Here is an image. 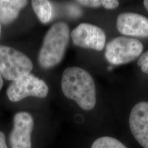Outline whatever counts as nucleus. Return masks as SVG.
Returning a JSON list of instances; mask_svg holds the SVG:
<instances>
[{
	"label": "nucleus",
	"instance_id": "nucleus-17",
	"mask_svg": "<svg viewBox=\"0 0 148 148\" xmlns=\"http://www.w3.org/2000/svg\"><path fill=\"white\" fill-rule=\"evenodd\" d=\"M143 4L145 8L147 9V10L148 11V0H145V1H143Z\"/></svg>",
	"mask_w": 148,
	"mask_h": 148
},
{
	"label": "nucleus",
	"instance_id": "nucleus-15",
	"mask_svg": "<svg viewBox=\"0 0 148 148\" xmlns=\"http://www.w3.org/2000/svg\"><path fill=\"white\" fill-rule=\"evenodd\" d=\"M0 148H8L5 143V135L1 131H0Z\"/></svg>",
	"mask_w": 148,
	"mask_h": 148
},
{
	"label": "nucleus",
	"instance_id": "nucleus-4",
	"mask_svg": "<svg viewBox=\"0 0 148 148\" xmlns=\"http://www.w3.org/2000/svg\"><path fill=\"white\" fill-rule=\"evenodd\" d=\"M143 45L136 38L116 37L107 44L105 57L110 64L119 65L132 62L141 55Z\"/></svg>",
	"mask_w": 148,
	"mask_h": 148
},
{
	"label": "nucleus",
	"instance_id": "nucleus-16",
	"mask_svg": "<svg viewBox=\"0 0 148 148\" xmlns=\"http://www.w3.org/2000/svg\"><path fill=\"white\" fill-rule=\"evenodd\" d=\"M2 86H3V79H2V76H1V73H0V90H1Z\"/></svg>",
	"mask_w": 148,
	"mask_h": 148
},
{
	"label": "nucleus",
	"instance_id": "nucleus-10",
	"mask_svg": "<svg viewBox=\"0 0 148 148\" xmlns=\"http://www.w3.org/2000/svg\"><path fill=\"white\" fill-rule=\"evenodd\" d=\"M27 3L25 0H0V23L4 25L12 23Z\"/></svg>",
	"mask_w": 148,
	"mask_h": 148
},
{
	"label": "nucleus",
	"instance_id": "nucleus-14",
	"mask_svg": "<svg viewBox=\"0 0 148 148\" xmlns=\"http://www.w3.org/2000/svg\"><path fill=\"white\" fill-rule=\"evenodd\" d=\"M137 64L143 73L148 74V50L140 56L138 60Z\"/></svg>",
	"mask_w": 148,
	"mask_h": 148
},
{
	"label": "nucleus",
	"instance_id": "nucleus-9",
	"mask_svg": "<svg viewBox=\"0 0 148 148\" xmlns=\"http://www.w3.org/2000/svg\"><path fill=\"white\" fill-rule=\"evenodd\" d=\"M116 28L125 36L148 37V18L133 12H123L118 16Z\"/></svg>",
	"mask_w": 148,
	"mask_h": 148
},
{
	"label": "nucleus",
	"instance_id": "nucleus-2",
	"mask_svg": "<svg viewBox=\"0 0 148 148\" xmlns=\"http://www.w3.org/2000/svg\"><path fill=\"white\" fill-rule=\"evenodd\" d=\"M69 27L64 22H58L51 26L44 37L38 53V62L42 67H52L61 62L69 43Z\"/></svg>",
	"mask_w": 148,
	"mask_h": 148
},
{
	"label": "nucleus",
	"instance_id": "nucleus-13",
	"mask_svg": "<svg viewBox=\"0 0 148 148\" xmlns=\"http://www.w3.org/2000/svg\"><path fill=\"white\" fill-rule=\"evenodd\" d=\"M91 148H127L121 142L110 136H102L96 139Z\"/></svg>",
	"mask_w": 148,
	"mask_h": 148
},
{
	"label": "nucleus",
	"instance_id": "nucleus-8",
	"mask_svg": "<svg viewBox=\"0 0 148 148\" xmlns=\"http://www.w3.org/2000/svg\"><path fill=\"white\" fill-rule=\"evenodd\" d=\"M129 125L135 139L142 147L148 148V102L140 101L133 107Z\"/></svg>",
	"mask_w": 148,
	"mask_h": 148
},
{
	"label": "nucleus",
	"instance_id": "nucleus-3",
	"mask_svg": "<svg viewBox=\"0 0 148 148\" xmlns=\"http://www.w3.org/2000/svg\"><path fill=\"white\" fill-rule=\"evenodd\" d=\"M33 64L21 51L8 46L0 45V73L8 80H16L30 73Z\"/></svg>",
	"mask_w": 148,
	"mask_h": 148
},
{
	"label": "nucleus",
	"instance_id": "nucleus-12",
	"mask_svg": "<svg viewBox=\"0 0 148 148\" xmlns=\"http://www.w3.org/2000/svg\"><path fill=\"white\" fill-rule=\"evenodd\" d=\"M77 3L90 8H98L102 6L108 10L115 9L119 5V1L116 0H79L77 1Z\"/></svg>",
	"mask_w": 148,
	"mask_h": 148
},
{
	"label": "nucleus",
	"instance_id": "nucleus-1",
	"mask_svg": "<svg viewBox=\"0 0 148 148\" xmlns=\"http://www.w3.org/2000/svg\"><path fill=\"white\" fill-rule=\"evenodd\" d=\"M62 92L85 110H90L96 103V88L90 74L77 66L64 70L61 80Z\"/></svg>",
	"mask_w": 148,
	"mask_h": 148
},
{
	"label": "nucleus",
	"instance_id": "nucleus-5",
	"mask_svg": "<svg viewBox=\"0 0 148 148\" xmlns=\"http://www.w3.org/2000/svg\"><path fill=\"white\" fill-rule=\"evenodd\" d=\"M48 92L49 88L45 81L29 73L11 83L7 89V95L11 101L16 102L29 96L44 98Z\"/></svg>",
	"mask_w": 148,
	"mask_h": 148
},
{
	"label": "nucleus",
	"instance_id": "nucleus-18",
	"mask_svg": "<svg viewBox=\"0 0 148 148\" xmlns=\"http://www.w3.org/2000/svg\"><path fill=\"white\" fill-rule=\"evenodd\" d=\"M1 23H0V34H1Z\"/></svg>",
	"mask_w": 148,
	"mask_h": 148
},
{
	"label": "nucleus",
	"instance_id": "nucleus-11",
	"mask_svg": "<svg viewBox=\"0 0 148 148\" xmlns=\"http://www.w3.org/2000/svg\"><path fill=\"white\" fill-rule=\"evenodd\" d=\"M32 6L36 16L42 23L50 21L52 17V7L49 1L34 0L32 1Z\"/></svg>",
	"mask_w": 148,
	"mask_h": 148
},
{
	"label": "nucleus",
	"instance_id": "nucleus-6",
	"mask_svg": "<svg viewBox=\"0 0 148 148\" xmlns=\"http://www.w3.org/2000/svg\"><path fill=\"white\" fill-rule=\"evenodd\" d=\"M71 36L75 45L101 51L106 43V34L102 29L90 23H80L73 29Z\"/></svg>",
	"mask_w": 148,
	"mask_h": 148
},
{
	"label": "nucleus",
	"instance_id": "nucleus-7",
	"mask_svg": "<svg viewBox=\"0 0 148 148\" xmlns=\"http://www.w3.org/2000/svg\"><path fill=\"white\" fill-rule=\"evenodd\" d=\"M34 127V120L27 112H18L14 114L13 128L9 142L11 148H32L31 133Z\"/></svg>",
	"mask_w": 148,
	"mask_h": 148
}]
</instances>
